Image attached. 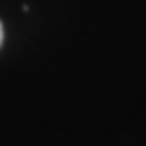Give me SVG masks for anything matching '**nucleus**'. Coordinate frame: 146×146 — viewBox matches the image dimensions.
Masks as SVG:
<instances>
[{
    "label": "nucleus",
    "mask_w": 146,
    "mask_h": 146,
    "mask_svg": "<svg viewBox=\"0 0 146 146\" xmlns=\"http://www.w3.org/2000/svg\"><path fill=\"white\" fill-rule=\"evenodd\" d=\"M2 39H4V31H2V23H0V45H2Z\"/></svg>",
    "instance_id": "f257e3e1"
}]
</instances>
